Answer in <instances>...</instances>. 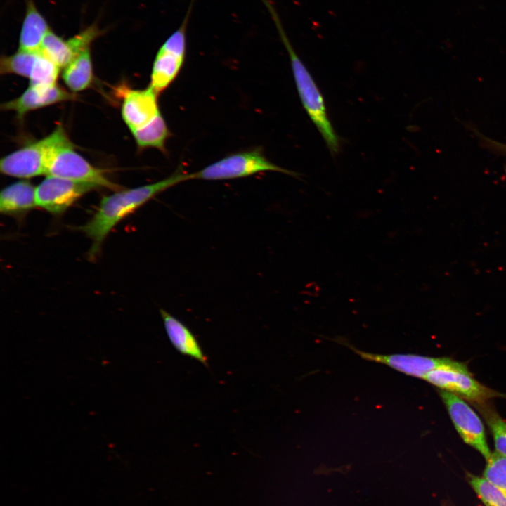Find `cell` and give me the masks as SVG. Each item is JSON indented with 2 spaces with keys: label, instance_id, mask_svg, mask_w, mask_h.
Segmentation results:
<instances>
[{
  "label": "cell",
  "instance_id": "obj_1",
  "mask_svg": "<svg viewBox=\"0 0 506 506\" xmlns=\"http://www.w3.org/2000/svg\"><path fill=\"white\" fill-rule=\"evenodd\" d=\"M190 179L191 174L179 168L159 181L134 188H123L104 196L91 218L78 228L92 240L89 259L96 257L107 236L124 218L160 193Z\"/></svg>",
  "mask_w": 506,
  "mask_h": 506
},
{
  "label": "cell",
  "instance_id": "obj_2",
  "mask_svg": "<svg viewBox=\"0 0 506 506\" xmlns=\"http://www.w3.org/2000/svg\"><path fill=\"white\" fill-rule=\"evenodd\" d=\"M261 1L268 11L289 55L295 85L303 107L323 136L330 153L335 155L339 150V140L330 121L323 95L291 44L275 6L269 0Z\"/></svg>",
  "mask_w": 506,
  "mask_h": 506
},
{
  "label": "cell",
  "instance_id": "obj_3",
  "mask_svg": "<svg viewBox=\"0 0 506 506\" xmlns=\"http://www.w3.org/2000/svg\"><path fill=\"white\" fill-rule=\"evenodd\" d=\"M69 138L59 125L47 136L32 142L4 157L0 161L2 174L20 179L46 175L53 151Z\"/></svg>",
  "mask_w": 506,
  "mask_h": 506
},
{
  "label": "cell",
  "instance_id": "obj_4",
  "mask_svg": "<svg viewBox=\"0 0 506 506\" xmlns=\"http://www.w3.org/2000/svg\"><path fill=\"white\" fill-rule=\"evenodd\" d=\"M194 0L190 1L186 13L177 29L165 40L155 56L149 86L157 94L176 79L186 59L187 30Z\"/></svg>",
  "mask_w": 506,
  "mask_h": 506
},
{
  "label": "cell",
  "instance_id": "obj_5",
  "mask_svg": "<svg viewBox=\"0 0 506 506\" xmlns=\"http://www.w3.org/2000/svg\"><path fill=\"white\" fill-rule=\"evenodd\" d=\"M263 171H278L298 177L294 171L270 162L259 149L233 153L203 169L191 173L192 179L228 180L246 177Z\"/></svg>",
  "mask_w": 506,
  "mask_h": 506
},
{
  "label": "cell",
  "instance_id": "obj_6",
  "mask_svg": "<svg viewBox=\"0 0 506 506\" xmlns=\"http://www.w3.org/2000/svg\"><path fill=\"white\" fill-rule=\"evenodd\" d=\"M46 176L90 183L113 191L124 188L110 181L107 177L105 170L93 166L77 153L70 139L62 143L55 149L49 161Z\"/></svg>",
  "mask_w": 506,
  "mask_h": 506
},
{
  "label": "cell",
  "instance_id": "obj_7",
  "mask_svg": "<svg viewBox=\"0 0 506 506\" xmlns=\"http://www.w3.org/2000/svg\"><path fill=\"white\" fill-rule=\"evenodd\" d=\"M424 379L440 389L469 401L474 406L486 403L493 398L502 396L476 381L467 365L459 361L432 370Z\"/></svg>",
  "mask_w": 506,
  "mask_h": 506
},
{
  "label": "cell",
  "instance_id": "obj_8",
  "mask_svg": "<svg viewBox=\"0 0 506 506\" xmlns=\"http://www.w3.org/2000/svg\"><path fill=\"white\" fill-rule=\"evenodd\" d=\"M439 396L464 442L479 451L487 460L491 455L484 426L474 410L460 397L440 389Z\"/></svg>",
  "mask_w": 506,
  "mask_h": 506
},
{
  "label": "cell",
  "instance_id": "obj_9",
  "mask_svg": "<svg viewBox=\"0 0 506 506\" xmlns=\"http://www.w3.org/2000/svg\"><path fill=\"white\" fill-rule=\"evenodd\" d=\"M97 188L93 184L46 176L36 187L37 206L51 214L61 215L84 195Z\"/></svg>",
  "mask_w": 506,
  "mask_h": 506
},
{
  "label": "cell",
  "instance_id": "obj_10",
  "mask_svg": "<svg viewBox=\"0 0 506 506\" xmlns=\"http://www.w3.org/2000/svg\"><path fill=\"white\" fill-rule=\"evenodd\" d=\"M342 344L351 349L363 359L382 363L408 376L424 379L432 370L450 365L457 361L446 357L434 358L411 353H394L382 355L361 351L343 340Z\"/></svg>",
  "mask_w": 506,
  "mask_h": 506
},
{
  "label": "cell",
  "instance_id": "obj_11",
  "mask_svg": "<svg viewBox=\"0 0 506 506\" xmlns=\"http://www.w3.org/2000/svg\"><path fill=\"white\" fill-rule=\"evenodd\" d=\"M122 116L131 131L139 129L160 114L158 95L148 86L144 89H124Z\"/></svg>",
  "mask_w": 506,
  "mask_h": 506
},
{
  "label": "cell",
  "instance_id": "obj_12",
  "mask_svg": "<svg viewBox=\"0 0 506 506\" xmlns=\"http://www.w3.org/2000/svg\"><path fill=\"white\" fill-rule=\"evenodd\" d=\"M76 99V95L58 85L48 88L30 86L18 98L5 102L1 105L4 110L14 111L19 118L27 112L58 103Z\"/></svg>",
  "mask_w": 506,
  "mask_h": 506
},
{
  "label": "cell",
  "instance_id": "obj_13",
  "mask_svg": "<svg viewBox=\"0 0 506 506\" xmlns=\"http://www.w3.org/2000/svg\"><path fill=\"white\" fill-rule=\"evenodd\" d=\"M167 337L172 346L181 354L191 357L208 367V359L205 355L197 338L181 321L161 309Z\"/></svg>",
  "mask_w": 506,
  "mask_h": 506
},
{
  "label": "cell",
  "instance_id": "obj_14",
  "mask_svg": "<svg viewBox=\"0 0 506 506\" xmlns=\"http://www.w3.org/2000/svg\"><path fill=\"white\" fill-rule=\"evenodd\" d=\"M36 207V187L30 181H18L1 190L0 212L2 214L21 218Z\"/></svg>",
  "mask_w": 506,
  "mask_h": 506
},
{
  "label": "cell",
  "instance_id": "obj_15",
  "mask_svg": "<svg viewBox=\"0 0 506 506\" xmlns=\"http://www.w3.org/2000/svg\"><path fill=\"white\" fill-rule=\"evenodd\" d=\"M50 30L47 21L37 8L33 0L27 1L20 33L19 49L40 51L43 40Z\"/></svg>",
  "mask_w": 506,
  "mask_h": 506
},
{
  "label": "cell",
  "instance_id": "obj_16",
  "mask_svg": "<svg viewBox=\"0 0 506 506\" xmlns=\"http://www.w3.org/2000/svg\"><path fill=\"white\" fill-rule=\"evenodd\" d=\"M62 78L72 93L88 89L93 81V65L90 48L80 53L63 68Z\"/></svg>",
  "mask_w": 506,
  "mask_h": 506
},
{
  "label": "cell",
  "instance_id": "obj_17",
  "mask_svg": "<svg viewBox=\"0 0 506 506\" xmlns=\"http://www.w3.org/2000/svg\"><path fill=\"white\" fill-rule=\"evenodd\" d=\"M140 149L154 148L166 153L165 143L170 131L162 114H159L145 126L131 131Z\"/></svg>",
  "mask_w": 506,
  "mask_h": 506
},
{
  "label": "cell",
  "instance_id": "obj_18",
  "mask_svg": "<svg viewBox=\"0 0 506 506\" xmlns=\"http://www.w3.org/2000/svg\"><path fill=\"white\" fill-rule=\"evenodd\" d=\"M40 52L60 68H64L75 58L67 40L51 30L44 39Z\"/></svg>",
  "mask_w": 506,
  "mask_h": 506
},
{
  "label": "cell",
  "instance_id": "obj_19",
  "mask_svg": "<svg viewBox=\"0 0 506 506\" xmlns=\"http://www.w3.org/2000/svg\"><path fill=\"white\" fill-rule=\"evenodd\" d=\"M39 51L18 49L11 56L1 57V74H14L29 79Z\"/></svg>",
  "mask_w": 506,
  "mask_h": 506
},
{
  "label": "cell",
  "instance_id": "obj_20",
  "mask_svg": "<svg viewBox=\"0 0 506 506\" xmlns=\"http://www.w3.org/2000/svg\"><path fill=\"white\" fill-rule=\"evenodd\" d=\"M60 67L40 51L29 77L30 86L48 88L56 85Z\"/></svg>",
  "mask_w": 506,
  "mask_h": 506
},
{
  "label": "cell",
  "instance_id": "obj_21",
  "mask_svg": "<svg viewBox=\"0 0 506 506\" xmlns=\"http://www.w3.org/2000/svg\"><path fill=\"white\" fill-rule=\"evenodd\" d=\"M467 481L485 506H506V496L484 476L467 473Z\"/></svg>",
  "mask_w": 506,
  "mask_h": 506
},
{
  "label": "cell",
  "instance_id": "obj_22",
  "mask_svg": "<svg viewBox=\"0 0 506 506\" xmlns=\"http://www.w3.org/2000/svg\"><path fill=\"white\" fill-rule=\"evenodd\" d=\"M476 406L489 427L496 452L506 458V422L488 403Z\"/></svg>",
  "mask_w": 506,
  "mask_h": 506
},
{
  "label": "cell",
  "instance_id": "obj_23",
  "mask_svg": "<svg viewBox=\"0 0 506 506\" xmlns=\"http://www.w3.org/2000/svg\"><path fill=\"white\" fill-rule=\"evenodd\" d=\"M483 476L506 496V458L498 452L491 453L486 460Z\"/></svg>",
  "mask_w": 506,
  "mask_h": 506
},
{
  "label": "cell",
  "instance_id": "obj_24",
  "mask_svg": "<svg viewBox=\"0 0 506 506\" xmlns=\"http://www.w3.org/2000/svg\"><path fill=\"white\" fill-rule=\"evenodd\" d=\"M479 138L482 145L487 148L489 151L498 155L506 156L505 143L494 141L481 134H479Z\"/></svg>",
  "mask_w": 506,
  "mask_h": 506
},
{
  "label": "cell",
  "instance_id": "obj_25",
  "mask_svg": "<svg viewBox=\"0 0 506 506\" xmlns=\"http://www.w3.org/2000/svg\"><path fill=\"white\" fill-rule=\"evenodd\" d=\"M505 175H506V169H505Z\"/></svg>",
  "mask_w": 506,
  "mask_h": 506
}]
</instances>
